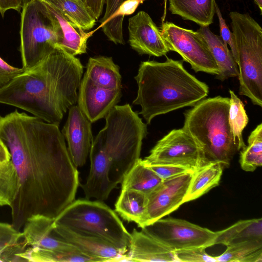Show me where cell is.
<instances>
[{
  "label": "cell",
  "mask_w": 262,
  "mask_h": 262,
  "mask_svg": "<svg viewBox=\"0 0 262 262\" xmlns=\"http://www.w3.org/2000/svg\"><path fill=\"white\" fill-rule=\"evenodd\" d=\"M0 140L20 183L11 224L19 230L33 215L55 219L75 200L80 184L59 125L15 110L0 115Z\"/></svg>",
  "instance_id": "cell-1"
},
{
  "label": "cell",
  "mask_w": 262,
  "mask_h": 262,
  "mask_svg": "<svg viewBox=\"0 0 262 262\" xmlns=\"http://www.w3.org/2000/svg\"><path fill=\"white\" fill-rule=\"evenodd\" d=\"M83 69L75 56L56 48L37 64L0 87V103L59 125L67 110L77 101Z\"/></svg>",
  "instance_id": "cell-2"
},
{
  "label": "cell",
  "mask_w": 262,
  "mask_h": 262,
  "mask_svg": "<svg viewBox=\"0 0 262 262\" xmlns=\"http://www.w3.org/2000/svg\"><path fill=\"white\" fill-rule=\"evenodd\" d=\"M183 60L166 57L164 62H142L135 79L137 95L133 104L149 124L155 117L186 106H193L205 99L209 87L190 74Z\"/></svg>",
  "instance_id": "cell-3"
},
{
  "label": "cell",
  "mask_w": 262,
  "mask_h": 262,
  "mask_svg": "<svg viewBox=\"0 0 262 262\" xmlns=\"http://www.w3.org/2000/svg\"><path fill=\"white\" fill-rule=\"evenodd\" d=\"M105 125L92 143L106 155L110 162L109 178L118 185L140 158L147 125L126 104L115 105L105 116Z\"/></svg>",
  "instance_id": "cell-4"
},
{
  "label": "cell",
  "mask_w": 262,
  "mask_h": 262,
  "mask_svg": "<svg viewBox=\"0 0 262 262\" xmlns=\"http://www.w3.org/2000/svg\"><path fill=\"white\" fill-rule=\"evenodd\" d=\"M230 98L204 99L184 113L182 127L200 147L206 164L217 162L228 167L238 151L230 130Z\"/></svg>",
  "instance_id": "cell-5"
},
{
  "label": "cell",
  "mask_w": 262,
  "mask_h": 262,
  "mask_svg": "<svg viewBox=\"0 0 262 262\" xmlns=\"http://www.w3.org/2000/svg\"><path fill=\"white\" fill-rule=\"evenodd\" d=\"M54 224L128 251L130 233L115 211L103 201L85 198L75 200L55 219Z\"/></svg>",
  "instance_id": "cell-6"
},
{
  "label": "cell",
  "mask_w": 262,
  "mask_h": 262,
  "mask_svg": "<svg viewBox=\"0 0 262 262\" xmlns=\"http://www.w3.org/2000/svg\"><path fill=\"white\" fill-rule=\"evenodd\" d=\"M237 53L239 94L262 106V29L247 13H229Z\"/></svg>",
  "instance_id": "cell-7"
},
{
  "label": "cell",
  "mask_w": 262,
  "mask_h": 262,
  "mask_svg": "<svg viewBox=\"0 0 262 262\" xmlns=\"http://www.w3.org/2000/svg\"><path fill=\"white\" fill-rule=\"evenodd\" d=\"M20 25L23 68L30 69L57 46V38L43 2L34 0L22 8Z\"/></svg>",
  "instance_id": "cell-8"
},
{
  "label": "cell",
  "mask_w": 262,
  "mask_h": 262,
  "mask_svg": "<svg viewBox=\"0 0 262 262\" xmlns=\"http://www.w3.org/2000/svg\"><path fill=\"white\" fill-rule=\"evenodd\" d=\"M160 31L169 51L178 53L195 72L219 74V68L201 34L169 21L162 24Z\"/></svg>",
  "instance_id": "cell-9"
},
{
  "label": "cell",
  "mask_w": 262,
  "mask_h": 262,
  "mask_svg": "<svg viewBox=\"0 0 262 262\" xmlns=\"http://www.w3.org/2000/svg\"><path fill=\"white\" fill-rule=\"evenodd\" d=\"M147 235L173 251L214 245L216 232L187 221L168 217L160 219L141 228Z\"/></svg>",
  "instance_id": "cell-10"
},
{
  "label": "cell",
  "mask_w": 262,
  "mask_h": 262,
  "mask_svg": "<svg viewBox=\"0 0 262 262\" xmlns=\"http://www.w3.org/2000/svg\"><path fill=\"white\" fill-rule=\"evenodd\" d=\"M143 160L147 164L180 165L192 171L206 164L200 147L183 128L171 130L159 140Z\"/></svg>",
  "instance_id": "cell-11"
},
{
  "label": "cell",
  "mask_w": 262,
  "mask_h": 262,
  "mask_svg": "<svg viewBox=\"0 0 262 262\" xmlns=\"http://www.w3.org/2000/svg\"><path fill=\"white\" fill-rule=\"evenodd\" d=\"M194 171L163 180L146 195V209L142 228L163 218L184 204Z\"/></svg>",
  "instance_id": "cell-12"
},
{
  "label": "cell",
  "mask_w": 262,
  "mask_h": 262,
  "mask_svg": "<svg viewBox=\"0 0 262 262\" xmlns=\"http://www.w3.org/2000/svg\"><path fill=\"white\" fill-rule=\"evenodd\" d=\"M91 124L78 105H73L69 108L61 133L67 141L71 158L77 168L83 166L89 156L93 141Z\"/></svg>",
  "instance_id": "cell-13"
},
{
  "label": "cell",
  "mask_w": 262,
  "mask_h": 262,
  "mask_svg": "<svg viewBox=\"0 0 262 262\" xmlns=\"http://www.w3.org/2000/svg\"><path fill=\"white\" fill-rule=\"evenodd\" d=\"M128 29L129 45L139 54L160 57L169 51L160 29L145 11H140L128 19Z\"/></svg>",
  "instance_id": "cell-14"
},
{
  "label": "cell",
  "mask_w": 262,
  "mask_h": 262,
  "mask_svg": "<svg viewBox=\"0 0 262 262\" xmlns=\"http://www.w3.org/2000/svg\"><path fill=\"white\" fill-rule=\"evenodd\" d=\"M121 96V89L101 87L84 75L79 88L78 105L93 123L104 117L120 101Z\"/></svg>",
  "instance_id": "cell-15"
},
{
  "label": "cell",
  "mask_w": 262,
  "mask_h": 262,
  "mask_svg": "<svg viewBox=\"0 0 262 262\" xmlns=\"http://www.w3.org/2000/svg\"><path fill=\"white\" fill-rule=\"evenodd\" d=\"M54 229L60 237L96 261H126L128 251L103 239L77 233L55 224Z\"/></svg>",
  "instance_id": "cell-16"
},
{
  "label": "cell",
  "mask_w": 262,
  "mask_h": 262,
  "mask_svg": "<svg viewBox=\"0 0 262 262\" xmlns=\"http://www.w3.org/2000/svg\"><path fill=\"white\" fill-rule=\"evenodd\" d=\"M54 220L55 219L41 214L28 217L21 231L27 246L52 251L67 250L75 248L55 231Z\"/></svg>",
  "instance_id": "cell-17"
},
{
  "label": "cell",
  "mask_w": 262,
  "mask_h": 262,
  "mask_svg": "<svg viewBox=\"0 0 262 262\" xmlns=\"http://www.w3.org/2000/svg\"><path fill=\"white\" fill-rule=\"evenodd\" d=\"M90 169L86 181L81 185L85 198L103 201L117 186L109 178L110 162L105 154L92 143L89 154Z\"/></svg>",
  "instance_id": "cell-18"
},
{
  "label": "cell",
  "mask_w": 262,
  "mask_h": 262,
  "mask_svg": "<svg viewBox=\"0 0 262 262\" xmlns=\"http://www.w3.org/2000/svg\"><path fill=\"white\" fill-rule=\"evenodd\" d=\"M42 1L57 36V48L73 56L85 53L87 41L95 31L86 33L82 29L74 27L57 9Z\"/></svg>",
  "instance_id": "cell-19"
},
{
  "label": "cell",
  "mask_w": 262,
  "mask_h": 262,
  "mask_svg": "<svg viewBox=\"0 0 262 262\" xmlns=\"http://www.w3.org/2000/svg\"><path fill=\"white\" fill-rule=\"evenodd\" d=\"M130 234L126 261L179 262L174 251L141 230Z\"/></svg>",
  "instance_id": "cell-20"
},
{
  "label": "cell",
  "mask_w": 262,
  "mask_h": 262,
  "mask_svg": "<svg viewBox=\"0 0 262 262\" xmlns=\"http://www.w3.org/2000/svg\"><path fill=\"white\" fill-rule=\"evenodd\" d=\"M196 31L203 36L219 68V73L216 78L224 81L230 77H238L237 64L221 37L214 34L207 26H200Z\"/></svg>",
  "instance_id": "cell-21"
},
{
  "label": "cell",
  "mask_w": 262,
  "mask_h": 262,
  "mask_svg": "<svg viewBox=\"0 0 262 262\" xmlns=\"http://www.w3.org/2000/svg\"><path fill=\"white\" fill-rule=\"evenodd\" d=\"M215 0H169V10L184 20L208 27L215 13Z\"/></svg>",
  "instance_id": "cell-22"
},
{
  "label": "cell",
  "mask_w": 262,
  "mask_h": 262,
  "mask_svg": "<svg viewBox=\"0 0 262 262\" xmlns=\"http://www.w3.org/2000/svg\"><path fill=\"white\" fill-rule=\"evenodd\" d=\"M94 84L111 89H121L119 67L112 57L98 56L89 58L84 75Z\"/></svg>",
  "instance_id": "cell-23"
},
{
  "label": "cell",
  "mask_w": 262,
  "mask_h": 262,
  "mask_svg": "<svg viewBox=\"0 0 262 262\" xmlns=\"http://www.w3.org/2000/svg\"><path fill=\"white\" fill-rule=\"evenodd\" d=\"M262 240V219L241 220L231 226L216 232L214 245L228 246L251 240Z\"/></svg>",
  "instance_id": "cell-24"
},
{
  "label": "cell",
  "mask_w": 262,
  "mask_h": 262,
  "mask_svg": "<svg viewBox=\"0 0 262 262\" xmlns=\"http://www.w3.org/2000/svg\"><path fill=\"white\" fill-rule=\"evenodd\" d=\"M224 167L217 162L206 164L193 171L184 203L194 200L217 186Z\"/></svg>",
  "instance_id": "cell-25"
},
{
  "label": "cell",
  "mask_w": 262,
  "mask_h": 262,
  "mask_svg": "<svg viewBox=\"0 0 262 262\" xmlns=\"http://www.w3.org/2000/svg\"><path fill=\"white\" fill-rule=\"evenodd\" d=\"M146 195L139 191L121 189L115 204V211L128 222H134L141 228L146 209Z\"/></svg>",
  "instance_id": "cell-26"
},
{
  "label": "cell",
  "mask_w": 262,
  "mask_h": 262,
  "mask_svg": "<svg viewBox=\"0 0 262 262\" xmlns=\"http://www.w3.org/2000/svg\"><path fill=\"white\" fill-rule=\"evenodd\" d=\"M57 9L73 26L88 31L95 25L96 19L81 0H41Z\"/></svg>",
  "instance_id": "cell-27"
},
{
  "label": "cell",
  "mask_w": 262,
  "mask_h": 262,
  "mask_svg": "<svg viewBox=\"0 0 262 262\" xmlns=\"http://www.w3.org/2000/svg\"><path fill=\"white\" fill-rule=\"evenodd\" d=\"M163 180L140 158L124 177L121 189L134 190L146 195Z\"/></svg>",
  "instance_id": "cell-28"
},
{
  "label": "cell",
  "mask_w": 262,
  "mask_h": 262,
  "mask_svg": "<svg viewBox=\"0 0 262 262\" xmlns=\"http://www.w3.org/2000/svg\"><path fill=\"white\" fill-rule=\"evenodd\" d=\"M23 261L30 262H96L77 248L70 250L52 251L28 247L18 254Z\"/></svg>",
  "instance_id": "cell-29"
},
{
  "label": "cell",
  "mask_w": 262,
  "mask_h": 262,
  "mask_svg": "<svg viewBox=\"0 0 262 262\" xmlns=\"http://www.w3.org/2000/svg\"><path fill=\"white\" fill-rule=\"evenodd\" d=\"M28 247L22 232L11 224L0 222V261H23L18 254Z\"/></svg>",
  "instance_id": "cell-30"
},
{
  "label": "cell",
  "mask_w": 262,
  "mask_h": 262,
  "mask_svg": "<svg viewBox=\"0 0 262 262\" xmlns=\"http://www.w3.org/2000/svg\"><path fill=\"white\" fill-rule=\"evenodd\" d=\"M215 257L217 262H262V240L251 239L227 246L224 252Z\"/></svg>",
  "instance_id": "cell-31"
},
{
  "label": "cell",
  "mask_w": 262,
  "mask_h": 262,
  "mask_svg": "<svg viewBox=\"0 0 262 262\" xmlns=\"http://www.w3.org/2000/svg\"><path fill=\"white\" fill-rule=\"evenodd\" d=\"M146 0H126L119 6L112 17L101 27L108 38L115 44L124 45L122 24L125 15L133 14L139 5Z\"/></svg>",
  "instance_id": "cell-32"
},
{
  "label": "cell",
  "mask_w": 262,
  "mask_h": 262,
  "mask_svg": "<svg viewBox=\"0 0 262 262\" xmlns=\"http://www.w3.org/2000/svg\"><path fill=\"white\" fill-rule=\"evenodd\" d=\"M229 93V124L234 141L239 150L246 146L243 140V132L249 119L243 102L233 91L230 90Z\"/></svg>",
  "instance_id": "cell-33"
},
{
  "label": "cell",
  "mask_w": 262,
  "mask_h": 262,
  "mask_svg": "<svg viewBox=\"0 0 262 262\" xmlns=\"http://www.w3.org/2000/svg\"><path fill=\"white\" fill-rule=\"evenodd\" d=\"M239 163L246 171H254L262 165V123L251 133L248 145L240 152Z\"/></svg>",
  "instance_id": "cell-34"
},
{
  "label": "cell",
  "mask_w": 262,
  "mask_h": 262,
  "mask_svg": "<svg viewBox=\"0 0 262 262\" xmlns=\"http://www.w3.org/2000/svg\"><path fill=\"white\" fill-rule=\"evenodd\" d=\"M20 187L18 177L11 161L0 163V206L10 208Z\"/></svg>",
  "instance_id": "cell-35"
},
{
  "label": "cell",
  "mask_w": 262,
  "mask_h": 262,
  "mask_svg": "<svg viewBox=\"0 0 262 262\" xmlns=\"http://www.w3.org/2000/svg\"><path fill=\"white\" fill-rule=\"evenodd\" d=\"M205 247H194L174 251L179 262H215V256L209 255Z\"/></svg>",
  "instance_id": "cell-36"
},
{
  "label": "cell",
  "mask_w": 262,
  "mask_h": 262,
  "mask_svg": "<svg viewBox=\"0 0 262 262\" xmlns=\"http://www.w3.org/2000/svg\"><path fill=\"white\" fill-rule=\"evenodd\" d=\"M145 163L148 165L162 180L168 179L190 171H192L186 167L180 165L171 164H147L145 162Z\"/></svg>",
  "instance_id": "cell-37"
},
{
  "label": "cell",
  "mask_w": 262,
  "mask_h": 262,
  "mask_svg": "<svg viewBox=\"0 0 262 262\" xmlns=\"http://www.w3.org/2000/svg\"><path fill=\"white\" fill-rule=\"evenodd\" d=\"M215 13L219 21L220 36L225 43L229 45L233 58L237 63V53L232 33L229 30L225 20L223 17L221 11L216 3L215 4Z\"/></svg>",
  "instance_id": "cell-38"
},
{
  "label": "cell",
  "mask_w": 262,
  "mask_h": 262,
  "mask_svg": "<svg viewBox=\"0 0 262 262\" xmlns=\"http://www.w3.org/2000/svg\"><path fill=\"white\" fill-rule=\"evenodd\" d=\"M26 70L11 66L0 57V87L6 84L14 77Z\"/></svg>",
  "instance_id": "cell-39"
},
{
  "label": "cell",
  "mask_w": 262,
  "mask_h": 262,
  "mask_svg": "<svg viewBox=\"0 0 262 262\" xmlns=\"http://www.w3.org/2000/svg\"><path fill=\"white\" fill-rule=\"evenodd\" d=\"M126 0H105L106 9L103 17L100 19L99 27L105 24L117 11L119 6Z\"/></svg>",
  "instance_id": "cell-40"
},
{
  "label": "cell",
  "mask_w": 262,
  "mask_h": 262,
  "mask_svg": "<svg viewBox=\"0 0 262 262\" xmlns=\"http://www.w3.org/2000/svg\"><path fill=\"white\" fill-rule=\"evenodd\" d=\"M23 6V0H0V13L4 17L5 12L10 9L20 13Z\"/></svg>",
  "instance_id": "cell-41"
},
{
  "label": "cell",
  "mask_w": 262,
  "mask_h": 262,
  "mask_svg": "<svg viewBox=\"0 0 262 262\" xmlns=\"http://www.w3.org/2000/svg\"><path fill=\"white\" fill-rule=\"evenodd\" d=\"M104 2L105 0H85L87 8L96 20L102 13Z\"/></svg>",
  "instance_id": "cell-42"
},
{
  "label": "cell",
  "mask_w": 262,
  "mask_h": 262,
  "mask_svg": "<svg viewBox=\"0 0 262 262\" xmlns=\"http://www.w3.org/2000/svg\"><path fill=\"white\" fill-rule=\"evenodd\" d=\"M11 160V155L5 144L0 140V163Z\"/></svg>",
  "instance_id": "cell-43"
},
{
  "label": "cell",
  "mask_w": 262,
  "mask_h": 262,
  "mask_svg": "<svg viewBox=\"0 0 262 262\" xmlns=\"http://www.w3.org/2000/svg\"><path fill=\"white\" fill-rule=\"evenodd\" d=\"M255 4L258 6L260 10V14L262 12V0H254Z\"/></svg>",
  "instance_id": "cell-44"
},
{
  "label": "cell",
  "mask_w": 262,
  "mask_h": 262,
  "mask_svg": "<svg viewBox=\"0 0 262 262\" xmlns=\"http://www.w3.org/2000/svg\"><path fill=\"white\" fill-rule=\"evenodd\" d=\"M34 0H23V5H26Z\"/></svg>",
  "instance_id": "cell-45"
},
{
  "label": "cell",
  "mask_w": 262,
  "mask_h": 262,
  "mask_svg": "<svg viewBox=\"0 0 262 262\" xmlns=\"http://www.w3.org/2000/svg\"><path fill=\"white\" fill-rule=\"evenodd\" d=\"M81 1H84L85 2V0H81Z\"/></svg>",
  "instance_id": "cell-46"
}]
</instances>
